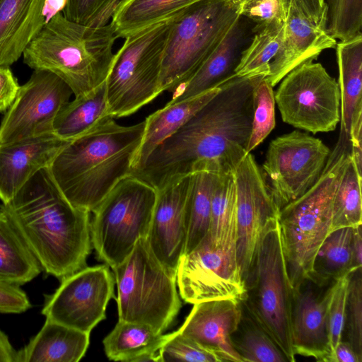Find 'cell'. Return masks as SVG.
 <instances>
[{
	"label": "cell",
	"instance_id": "e0dca14e",
	"mask_svg": "<svg viewBox=\"0 0 362 362\" xmlns=\"http://www.w3.org/2000/svg\"><path fill=\"white\" fill-rule=\"evenodd\" d=\"M190 181L189 175L156 189V200L146 238L156 258L175 275L187 243Z\"/></svg>",
	"mask_w": 362,
	"mask_h": 362
},
{
	"label": "cell",
	"instance_id": "ab89813d",
	"mask_svg": "<svg viewBox=\"0 0 362 362\" xmlns=\"http://www.w3.org/2000/svg\"><path fill=\"white\" fill-rule=\"evenodd\" d=\"M347 341L362 358V270L361 267L349 275L346 305L344 329Z\"/></svg>",
	"mask_w": 362,
	"mask_h": 362
},
{
	"label": "cell",
	"instance_id": "bcb514c9",
	"mask_svg": "<svg viewBox=\"0 0 362 362\" xmlns=\"http://www.w3.org/2000/svg\"><path fill=\"white\" fill-rule=\"evenodd\" d=\"M20 86L9 67L0 66V113L5 112L16 98Z\"/></svg>",
	"mask_w": 362,
	"mask_h": 362
},
{
	"label": "cell",
	"instance_id": "d4e9b609",
	"mask_svg": "<svg viewBox=\"0 0 362 362\" xmlns=\"http://www.w3.org/2000/svg\"><path fill=\"white\" fill-rule=\"evenodd\" d=\"M341 134L349 142L352 122L362 115V35L336 45Z\"/></svg>",
	"mask_w": 362,
	"mask_h": 362
},
{
	"label": "cell",
	"instance_id": "3957f363",
	"mask_svg": "<svg viewBox=\"0 0 362 362\" xmlns=\"http://www.w3.org/2000/svg\"><path fill=\"white\" fill-rule=\"evenodd\" d=\"M144 129L145 120L123 126L111 117L69 141L49 166L67 200L93 212L121 179L132 174Z\"/></svg>",
	"mask_w": 362,
	"mask_h": 362
},
{
	"label": "cell",
	"instance_id": "52a82bcc",
	"mask_svg": "<svg viewBox=\"0 0 362 362\" xmlns=\"http://www.w3.org/2000/svg\"><path fill=\"white\" fill-rule=\"evenodd\" d=\"M117 288L119 320L144 324L165 332L177 315L180 300L176 275L166 269L140 238L130 255L112 267Z\"/></svg>",
	"mask_w": 362,
	"mask_h": 362
},
{
	"label": "cell",
	"instance_id": "484cf974",
	"mask_svg": "<svg viewBox=\"0 0 362 362\" xmlns=\"http://www.w3.org/2000/svg\"><path fill=\"white\" fill-rule=\"evenodd\" d=\"M220 89L219 85L197 96L175 104H166L148 115L145 119L144 135L133 162L132 171L142 165L156 147L173 134Z\"/></svg>",
	"mask_w": 362,
	"mask_h": 362
},
{
	"label": "cell",
	"instance_id": "836d02e7",
	"mask_svg": "<svg viewBox=\"0 0 362 362\" xmlns=\"http://www.w3.org/2000/svg\"><path fill=\"white\" fill-rule=\"evenodd\" d=\"M285 23L274 22L259 29L250 45L243 52L240 62L235 69L236 76L268 75L269 64L276 54L284 36Z\"/></svg>",
	"mask_w": 362,
	"mask_h": 362
},
{
	"label": "cell",
	"instance_id": "7c38bea8",
	"mask_svg": "<svg viewBox=\"0 0 362 362\" xmlns=\"http://www.w3.org/2000/svg\"><path fill=\"white\" fill-rule=\"evenodd\" d=\"M237 232L217 245L205 237L190 252L183 255L176 271L179 295L186 303L216 299L243 302L246 288L236 252Z\"/></svg>",
	"mask_w": 362,
	"mask_h": 362
},
{
	"label": "cell",
	"instance_id": "681fc988",
	"mask_svg": "<svg viewBox=\"0 0 362 362\" xmlns=\"http://www.w3.org/2000/svg\"><path fill=\"white\" fill-rule=\"evenodd\" d=\"M16 355L8 336L0 329V362H16Z\"/></svg>",
	"mask_w": 362,
	"mask_h": 362
},
{
	"label": "cell",
	"instance_id": "8fae6325",
	"mask_svg": "<svg viewBox=\"0 0 362 362\" xmlns=\"http://www.w3.org/2000/svg\"><path fill=\"white\" fill-rule=\"evenodd\" d=\"M306 61L286 74L274 93L282 120L316 134L334 131L340 122L336 79L320 63Z\"/></svg>",
	"mask_w": 362,
	"mask_h": 362
},
{
	"label": "cell",
	"instance_id": "f546056e",
	"mask_svg": "<svg viewBox=\"0 0 362 362\" xmlns=\"http://www.w3.org/2000/svg\"><path fill=\"white\" fill-rule=\"evenodd\" d=\"M42 271L38 260L0 208V281L21 286Z\"/></svg>",
	"mask_w": 362,
	"mask_h": 362
},
{
	"label": "cell",
	"instance_id": "5bb4252c",
	"mask_svg": "<svg viewBox=\"0 0 362 362\" xmlns=\"http://www.w3.org/2000/svg\"><path fill=\"white\" fill-rule=\"evenodd\" d=\"M52 294L45 296L42 314L55 322L90 333L106 318L115 296V280L110 267H85L63 279Z\"/></svg>",
	"mask_w": 362,
	"mask_h": 362
},
{
	"label": "cell",
	"instance_id": "f907efd6",
	"mask_svg": "<svg viewBox=\"0 0 362 362\" xmlns=\"http://www.w3.org/2000/svg\"><path fill=\"white\" fill-rule=\"evenodd\" d=\"M67 0H46L44 8V14L46 21L54 15L63 11Z\"/></svg>",
	"mask_w": 362,
	"mask_h": 362
},
{
	"label": "cell",
	"instance_id": "d6986e66",
	"mask_svg": "<svg viewBox=\"0 0 362 362\" xmlns=\"http://www.w3.org/2000/svg\"><path fill=\"white\" fill-rule=\"evenodd\" d=\"M255 25L249 18L240 15L216 49L193 76L174 92L167 104L197 96L232 77L243 52L255 35Z\"/></svg>",
	"mask_w": 362,
	"mask_h": 362
},
{
	"label": "cell",
	"instance_id": "c3c4849f",
	"mask_svg": "<svg viewBox=\"0 0 362 362\" xmlns=\"http://www.w3.org/2000/svg\"><path fill=\"white\" fill-rule=\"evenodd\" d=\"M360 358L353 350L349 343L346 341H341L336 346L332 362H361Z\"/></svg>",
	"mask_w": 362,
	"mask_h": 362
},
{
	"label": "cell",
	"instance_id": "7bdbcfd3",
	"mask_svg": "<svg viewBox=\"0 0 362 362\" xmlns=\"http://www.w3.org/2000/svg\"><path fill=\"white\" fill-rule=\"evenodd\" d=\"M240 15L255 23L254 29L285 23L290 0H240Z\"/></svg>",
	"mask_w": 362,
	"mask_h": 362
},
{
	"label": "cell",
	"instance_id": "44dd1931",
	"mask_svg": "<svg viewBox=\"0 0 362 362\" xmlns=\"http://www.w3.org/2000/svg\"><path fill=\"white\" fill-rule=\"evenodd\" d=\"M69 141L50 133L0 144V199L10 200L36 172L50 165Z\"/></svg>",
	"mask_w": 362,
	"mask_h": 362
},
{
	"label": "cell",
	"instance_id": "7dc6e473",
	"mask_svg": "<svg viewBox=\"0 0 362 362\" xmlns=\"http://www.w3.org/2000/svg\"><path fill=\"white\" fill-rule=\"evenodd\" d=\"M351 267L353 270L362 267L361 225L354 228L351 245Z\"/></svg>",
	"mask_w": 362,
	"mask_h": 362
},
{
	"label": "cell",
	"instance_id": "4fadbf2b",
	"mask_svg": "<svg viewBox=\"0 0 362 362\" xmlns=\"http://www.w3.org/2000/svg\"><path fill=\"white\" fill-rule=\"evenodd\" d=\"M329 154L320 139L299 130L270 142L262 169L279 210L313 185Z\"/></svg>",
	"mask_w": 362,
	"mask_h": 362
},
{
	"label": "cell",
	"instance_id": "f6af8a7d",
	"mask_svg": "<svg viewBox=\"0 0 362 362\" xmlns=\"http://www.w3.org/2000/svg\"><path fill=\"white\" fill-rule=\"evenodd\" d=\"M298 11L313 24L325 29L327 6L325 0H291Z\"/></svg>",
	"mask_w": 362,
	"mask_h": 362
},
{
	"label": "cell",
	"instance_id": "8992f818",
	"mask_svg": "<svg viewBox=\"0 0 362 362\" xmlns=\"http://www.w3.org/2000/svg\"><path fill=\"white\" fill-rule=\"evenodd\" d=\"M240 0H198L169 18L160 77L175 92L216 49L240 16Z\"/></svg>",
	"mask_w": 362,
	"mask_h": 362
},
{
	"label": "cell",
	"instance_id": "4316f807",
	"mask_svg": "<svg viewBox=\"0 0 362 362\" xmlns=\"http://www.w3.org/2000/svg\"><path fill=\"white\" fill-rule=\"evenodd\" d=\"M166 334L148 325L119 320L104 338L103 344L108 359L115 361H159V349Z\"/></svg>",
	"mask_w": 362,
	"mask_h": 362
},
{
	"label": "cell",
	"instance_id": "9a60e30c",
	"mask_svg": "<svg viewBox=\"0 0 362 362\" xmlns=\"http://www.w3.org/2000/svg\"><path fill=\"white\" fill-rule=\"evenodd\" d=\"M233 174L235 187L237 259L245 282L264 233L278 220L279 208L250 153L235 165Z\"/></svg>",
	"mask_w": 362,
	"mask_h": 362
},
{
	"label": "cell",
	"instance_id": "277c9868",
	"mask_svg": "<svg viewBox=\"0 0 362 362\" xmlns=\"http://www.w3.org/2000/svg\"><path fill=\"white\" fill-rule=\"evenodd\" d=\"M117 37L110 25H86L62 12L46 21L23 51V62L64 81L74 97L105 82L113 63Z\"/></svg>",
	"mask_w": 362,
	"mask_h": 362
},
{
	"label": "cell",
	"instance_id": "60d3db41",
	"mask_svg": "<svg viewBox=\"0 0 362 362\" xmlns=\"http://www.w3.org/2000/svg\"><path fill=\"white\" fill-rule=\"evenodd\" d=\"M350 274H346L332 282L327 312L332 362L334 351L342 340Z\"/></svg>",
	"mask_w": 362,
	"mask_h": 362
},
{
	"label": "cell",
	"instance_id": "ac0fdd59",
	"mask_svg": "<svg viewBox=\"0 0 362 362\" xmlns=\"http://www.w3.org/2000/svg\"><path fill=\"white\" fill-rule=\"evenodd\" d=\"M177 329L181 334L219 354L224 361L243 362L232 341L243 317L240 302L216 299L193 304Z\"/></svg>",
	"mask_w": 362,
	"mask_h": 362
},
{
	"label": "cell",
	"instance_id": "cb8c5ba5",
	"mask_svg": "<svg viewBox=\"0 0 362 362\" xmlns=\"http://www.w3.org/2000/svg\"><path fill=\"white\" fill-rule=\"evenodd\" d=\"M89 343L90 333L46 318L38 333L17 351L16 362H77Z\"/></svg>",
	"mask_w": 362,
	"mask_h": 362
},
{
	"label": "cell",
	"instance_id": "d590c367",
	"mask_svg": "<svg viewBox=\"0 0 362 362\" xmlns=\"http://www.w3.org/2000/svg\"><path fill=\"white\" fill-rule=\"evenodd\" d=\"M238 340L232 339L243 362H283L287 358L271 337L250 317Z\"/></svg>",
	"mask_w": 362,
	"mask_h": 362
},
{
	"label": "cell",
	"instance_id": "7a4b0ae2",
	"mask_svg": "<svg viewBox=\"0 0 362 362\" xmlns=\"http://www.w3.org/2000/svg\"><path fill=\"white\" fill-rule=\"evenodd\" d=\"M0 208L47 274L62 281L86 267L90 213L67 200L49 167L36 172Z\"/></svg>",
	"mask_w": 362,
	"mask_h": 362
},
{
	"label": "cell",
	"instance_id": "9c48e42d",
	"mask_svg": "<svg viewBox=\"0 0 362 362\" xmlns=\"http://www.w3.org/2000/svg\"><path fill=\"white\" fill-rule=\"evenodd\" d=\"M156 197L153 187L132 174L114 186L90 221L91 243L98 259L115 267L140 238H146Z\"/></svg>",
	"mask_w": 362,
	"mask_h": 362
},
{
	"label": "cell",
	"instance_id": "ba28073f",
	"mask_svg": "<svg viewBox=\"0 0 362 362\" xmlns=\"http://www.w3.org/2000/svg\"><path fill=\"white\" fill-rule=\"evenodd\" d=\"M245 283L243 302L250 317L271 337L288 361H295L292 344L295 292L287 274L278 220L264 233Z\"/></svg>",
	"mask_w": 362,
	"mask_h": 362
},
{
	"label": "cell",
	"instance_id": "6da1fadb",
	"mask_svg": "<svg viewBox=\"0 0 362 362\" xmlns=\"http://www.w3.org/2000/svg\"><path fill=\"white\" fill-rule=\"evenodd\" d=\"M262 76L232 77L132 174L159 189L202 170L233 169L247 154L252 92Z\"/></svg>",
	"mask_w": 362,
	"mask_h": 362
},
{
	"label": "cell",
	"instance_id": "30bf717a",
	"mask_svg": "<svg viewBox=\"0 0 362 362\" xmlns=\"http://www.w3.org/2000/svg\"><path fill=\"white\" fill-rule=\"evenodd\" d=\"M169 19L125 37L106 79L109 112L129 116L162 93L160 77Z\"/></svg>",
	"mask_w": 362,
	"mask_h": 362
},
{
	"label": "cell",
	"instance_id": "ffe728a7",
	"mask_svg": "<svg viewBox=\"0 0 362 362\" xmlns=\"http://www.w3.org/2000/svg\"><path fill=\"white\" fill-rule=\"evenodd\" d=\"M336 45L334 38L305 18L290 0L283 39L264 79L274 87L294 68L317 59L323 50Z\"/></svg>",
	"mask_w": 362,
	"mask_h": 362
},
{
	"label": "cell",
	"instance_id": "b9f144b4",
	"mask_svg": "<svg viewBox=\"0 0 362 362\" xmlns=\"http://www.w3.org/2000/svg\"><path fill=\"white\" fill-rule=\"evenodd\" d=\"M120 0H67L63 15L67 19L86 25L106 24L110 11Z\"/></svg>",
	"mask_w": 362,
	"mask_h": 362
},
{
	"label": "cell",
	"instance_id": "5b68a950",
	"mask_svg": "<svg viewBox=\"0 0 362 362\" xmlns=\"http://www.w3.org/2000/svg\"><path fill=\"white\" fill-rule=\"evenodd\" d=\"M349 157V143L339 137L317 181L279 210L281 245L295 293L311 281L316 254L331 233L334 196Z\"/></svg>",
	"mask_w": 362,
	"mask_h": 362
},
{
	"label": "cell",
	"instance_id": "d6a6232c",
	"mask_svg": "<svg viewBox=\"0 0 362 362\" xmlns=\"http://www.w3.org/2000/svg\"><path fill=\"white\" fill-rule=\"evenodd\" d=\"M237 231L235 187L233 169L219 171L211 197L210 224L206 238L214 245Z\"/></svg>",
	"mask_w": 362,
	"mask_h": 362
},
{
	"label": "cell",
	"instance_id": "4dcf8cb0",
	"mask_svg": "<svg viewBox=\"0 0 362 362\" xmlns=\"http://www.w3.org/2000/svg\"><path fill=\"white\" fill-rule=\"evenodd\" d=\"M218 172L202 170L191 174L187 204L188 230L184 255L192 251L208 234L212 192Z\"/></svg>",
	"mask_w": 362,
	"mask_h": 362
},
{
	"label": "cell",
	"instance_id": "74e56055",
	"mask_svg": "<svg viewBox=\"0 0 362 362\" xmlns=\"http://www.w3.org/2000/svg\"><path fill=\"white\" fill-rule=\"evenodd\" d=\"M275 103L273 87L264 78H261L252 92V118L247 153L259 145L274 129Z\"/></svg>",
	"mask_w": 362,
	"mask_h": 362
},
{
	"label": "cell",
	"instance_id": "603a6c76",
	"mask_svg": "<svg viewBox=\"0 0 362 362\" xmlns=\"http://www.w3.org/2000/svg\"><path fill=\"white\" fill-rule=\"evenodd\" d=\"M46 0H0V66L9 67L46 23Z\"/></svg>",
	"mask_w": 362,
	"mask_h": 362
},
{
	"label": "cell",
	"instance_id": "f35d334b",
	"mask_svg": "<svg viewBox=\"0 0 362 362\" xmlns=\"http://www.w3.org/2000/svg\"><path fill=\"white\" fill-rule=\"evenodd\" d=\"M160 362L192 361L223 362L216 352L199 344L181 334L178 330L166 334V339L159 349Z\"/></svg>",
	"mask_w": 362,
	"mask_h": 362
},
{
	"label": "cell",
	"instance_id": "e575fe53",
	"mask_svg": "<svg viewBox=\"0 0 362 362\" xmlns=\"http://www.w3.org/2000/svg\"><path fill=\"white\" fill-rule=\"evenodd\" d=\"M361 181L362 175L350 153L334 196L331 232L362 225Z\"/></svg>",
	"mask_w": 362,
	"mask_h": 362
},
{
	"label": "cell",
	"instance_id": "8d00e7d4",
	"mask_svg": "<svg viewBox=\"0 0 362 362\" xmlns=\"http://www.w3.org/2000/svg\"><path fill=\"white\" fill-rule=\"evenodd\" d=\"M327 33L344 42L362 35V0H325Z\"/></svg>",
	"mask_w": 362,
	"mask_h": 362
},
{
	"label": "cell",
	"instance_id": "1f68e13d",
	"mask_svg": "<svg viewBox=\"0 0 362 362\" xmlns=\"http://www.w3.org/2000/svg\"><path fill=\"white\" fill-rule=\"evenodd\" d=\"M352 227L332 231L320 247L313 262L311 281L323 286L350 274L351 267Z\"/></svg>",
	"mask_w": 362,
	"mask_h": 362
},
{
	"label": "cell",
	"instance_id": "7402d4cb",
	"mask_svg": "<svg viewBox=\"0 0 362 362\" xmlns=\"http://www.w3.org/2000/svg\"><path fill=\"white\" fill-rule=\"evenodd\" d=\"M332 290V284L322 296L311 289L295 293L292 344L296 356L332 362L327 315Z\"/></svg>",
	"mask_w": 362,
	"mask_h": 362
},
{
	"label": "cell",
	"instance_id": "ee69618b",
	"mask_svg": "<svg viewBox=\"0 0 362 362\" xmlns=\"http://www.w3.org/2000/svg\"><path fill=\"white\" fill-rule=\"evenodd\" d=\"M31 307L26 293L19 286L0 281V313H22Z\"/></svg>",
	"mask_w": 362,
	"mask_h": 362
},
{
	"label": "cell",
	"instance_id": "83f0119b",
	"mask_svg": "<svg viewBox=\"0 0 362 362\" xmlns=\"http://www.w3.org/2000/svg\"><path fill=\"white\" fill-rule=\"evenodd\" d=\"M111 117L104 82L87 94L70 100L57 115L53 133L71 141Z\"/></svg>",
	"mask_w": 362,
	"mask_h": 362
},
{
	"label": "cell",
	"instance_id": "2e32d148",
	"mask_svg": "<svg viewBox=\"0 0 362 362\" xmlns=\"http://www.w3.org/2000/svg\"><path fill=\"white\" fill-rule=\"evenodd\" d=\"M73 95L69 86L55 74L34 70L20 86L16 98L0 124V144L53 133L54 120Z\"/></svg>",
	"mask_w": 362,
	"mask_h": 362
},
{
	"label": "cell",
	"instance_id": "f1b7e54d",
	"mask_svg": "<svg viewBox=\"0 0 362 362\" xmlns=\"http://www.w3.org/2000/svg\"><path fill=\"white\" fill-rule=\"evenodd\" d=\"M198 0H120L112 13L117 38H125L167 21Z\"/></svg>",
	"mask_w": 362,
	"mask_h": 362
}]
</instances>
